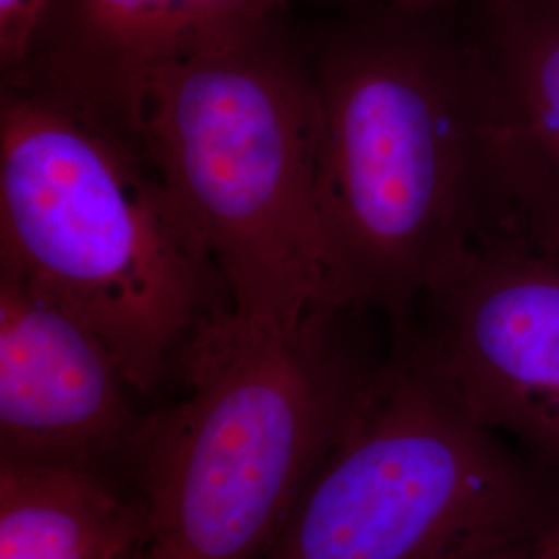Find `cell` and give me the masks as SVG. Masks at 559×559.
<instances>
[{"mask_svg":"<svg viewBox=\"0 0 559 559\" xmlns=\"http://www.w3.org/2000/svg\"><path fill=\"white\" fill-rule=\"evenodd\" d=\"M501 124L559 205V0H468Z\"/></svg>","mask_w":559,"mask_h":559,"instance_id":"10","label":"cell"},{"mask_svg":"<svg viewBox=\"0 0 559 559\" xmlns=\"http://www.w3.org/2000/svg\"><path fill=\"white\" fill-rule=\"evenodd\" d=\"M288 0H46L20 69L2 78L140 141L162 75L278 17Z\"/></svg>","mask_w":559,"mask_h":559,"instance_id":"7","label":"cell"},{"mask_svg":"<svg viewBox=\"0 0 559 559\" xmlns=\"http://www.w3.org/2000/svg\"><path fill=\"white\" fill-rule=\"evenodd\" d=\"M559 524V479L473 419L404 344L367 371L260 559H440Z\"/></svg>","mask_w":559,"mask_h":559,"instance_id":"5","label":"cell"},{"mask_svg":"<svg viewBox=\"0 0 559 559\" xmlns=\"http://www.w3.org/2000/svg\"><path fill=\"white\" fill-rule=\"evenodd\" d=\"M207 321L177 373L187 394L143 419L131 456L141 559H260L338 433L369 369L334 334Z\"/></svg>","mask_w":559,"mask_h":559,"instance_id":"4","label":"cell"},{"mask_svg":"<svg viewBox=\"0 0 559 559\" xmlns=\"http://www.w3.org/2000/svg\"><path fill=\"white\" fill-rule=\"evenodd\" d=\"M365 2H376V4H385L394 9H404V11H456L464 7L468 0H365Z\"/></svg>","mask_w":559,"mask_h":559,"instance_id":"13","label":"cell"},{"mask_svg":"<svg viewBox=\"0 0 559 559\" xmlns=\"http://www.w3.org/2000/svg\"><path fill=\"white\" fill-rule=\"evenodd\" d=\"M318 198L350 309L400 336L500 191V120L456 11L365 0L307 44Z\"/></svg>","mask_w":559,"mask_h":559,"instance_id":"1","label":"cell"},{"mask_svg":"<svg viewBox=\"0 0 559 559\" xmlns=\"http://www.w3.org/2000/svg\"><path fill=\"white\" fill-rule=\"evenodd\" d=\"M531 559H559V524H556L535 549Z\"/></svg>","mask_w":559,"mask_h":559,"instance_id":"14","label":"cell"},{"mask_svg":"<svg viewBox=\"0 0 559 559\" xmlns=\"http://www.w3.org/2000/svg\"><path fill=\"white\" fill-rule=\"evenodd\" d=\"M143 545L141 506L98 468L0 462V559H133Z\"/></svg>","mask_w":559,"mask_h":559,"instance_id":"9","label":"cell"},{"mask_svg":"<svg viewBox=\"0 0 559 559\" xmlns=\"http://www.w3.org/2000/svg\"><path fill=\"white\" fill-rule=\"evenodd\" d=\"M140 143L239 320L295 330L350 309L318 198L309 48L280 15L170 67Z\"/></svg>","mask_w":559,"mask_h":559,"instance_id":"3","label":"cell"},{"mask_svg":"<svg viewBox=\"0 0 559 559\" xmlns=\"http://www.w3.org/2000/svg\"><path fill=\"white\" fill-rule=\"evenodd\" d=\"M545 535L535 539L501 540V543L479 545V547L462 549L440 559H531Z\"/></svg>","mask_w":559,"mask_h":559,"instance_id":"12","label":"cell"},{"mask_svg":"<svg viewBox=\"0 0 559 559\" xmlns=\"http://www.w3.org/2000/svg\"><path fill=\"white\" fill-rule=\"evenodd\" d=\"M106 342L52 297L0 267L2 459L98 468L133 454L143 419Z\"/></svg>","mask_w":559,"mask_h":559,"instance_id":"8","label":"cell"},{"mask_svg":"<svg viewBox=\"0 0 559 559\" xmlns=\"http://www.w3.org/2000/svg\"><path fill=\"white\" fill-rule=\"evenodd\" d=\"M420 305L427 330L396 342L559 479V207L539 182L506 180L466 255Z\"/></svg>","mask_w":559,"mask_h":559,"instance_id":"6","label":"cell"},{"mask_svg":"<svg viewBox=\"0 0 559 559\" xmlns=\"http://www.w3.org/2000/svg\"><path fill=\"white\" fill-rule=\"evenodd\" d=\"M133 559H141V556H140V558H133Z\"/></svg>","mask_w":559,"mask_h":559,"instance_id":"15","label":"cell"},{"mask_svg":"<svg viewBox=\"0 0 559 559\" xmlns=\"http://www.w3.org/2000/svg\"><path fill=\"white\" fill-rule=\"evenodd\" d=\"M46 0H0L2 78L17 71L34 40Z\"/></svg>","mask_w":559,"mask_h":559,"instance_id":"11","label":"cell"},{"mask_svg":"<svg viewBox=\"0 0 559 559\" xmlns=\"http://www.w3.org/2000/svg\"><path fill=\"white\" fill-rule=\"evenodd\" d=\"M0 267L87 323L143 394L230 309L140 141L15 85L0 98Z\"/></svg>","mask_w":559,"mask_h":559,"instance_id":"2","label":"cell"}]
</instances>
